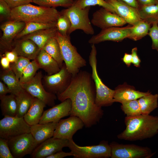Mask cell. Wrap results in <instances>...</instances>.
Returning <instances> with one entry per match:
<instances>
[{
    "instance_id": "1",
    "label": "cell",
    "mask_w": 158,
    "mask_h": 158,
    "mask_svg": "<svg viewBox=\"0 0 158 158\" xmlns=\"http://www.w3.org/2000/svg\"><path fill=\"white\" fill-rule=\"evenodd\" d=\"M61 102L70 99L72 102L70 116H76L90 128L99 122L104 115L102 107L95 103L96 90L91 75L80 71L73 76L71 82L63 92L56 95Z\"/></svg>"
},
{
    "instance_id": "2",
    "label": "cell",
    "mask_w": 158,
    "mask_h": 158,
    "mask_svg": "<svg viewBox=\"0 0 158 158\" xmlns=\"http://www.w3.org/2000/svg\"><path fill=\"white\" fill-rule=\"evenodd\" d=\"M125 129L117 135L120 139L129 141L142 140L153 137L158 133V116L150 114L126 116Z\"/></svg>"
},
{
    "instance_id": "3",
    "label": "cell",
    "mask_w": 158,
    "mask_h": 158,
    "mask_svg": "<svg viewBox=\"0 0 158 158\" xmlns=\"http://www.w3.org/2000/svg\"><path fill=\"white\" fill-rule=\"evenodd\" d=\"M60 13L55 8L36 6L28 4L12 8L10 20L25 23H56Z\"/></svg>"
},
{
    "instance_id": "4",
    "label": "cell",
    "mask_w": 158,
    "mask_h": 158,
    "mask_svg": "<svg viewBox=\"0 0 158 158\" xmlns=\"http://www.w3.org/2000/svg\"><path fill=\"white\" fill-rule=\"evenodd\" d=\"M59 43L62 57L68 72L74 76L80 68L86 65V61L71 44L69 35L64 36L58 31L55 36Z\"/></svg>"
},
{
    "instance_id": "5",
    "label": "cell",
    "mask_w": 158,
    "mask_h": 158,
    "mask_svg": "<svg viewBox=\"0 0 158 158\" xmlns=\"http://www.w3.org/2000/svg\"><path fill=\"white\" fill-rule=\"evenodd\" d=\"M97 50L95 44H92L89 56V63L92 70L91 76L96 90L95 103L98 106L107 107L114 102V90L106 85L99 77L97 70Z\"/></svg>"
},
{
    "instance_id": "6",
    "label": "cell",
    "mask_w": 158,
    "mask_h": 158,
    "mask_svg": "<svg viewBox=\"0 0 158 158\" xmlns=\"http://www.w3.org/2000/svg\"><path fill=\"white\" fill-rule=\"evenodd\" d=\"M90 7L80 8L74 4L62 10L69 19L71 27L68 35L77 30H82L87 35H93L94 30L89 18Z\"/></svg>"
},
{
    "instance_id": "7",
    "label": "cell",
    "mask_w": 158,
    "mask_h": 158,
    "mask_svg": "<svg viewBox=\"0 0 158 158\" xmlns=\"http://www.w3.org/2000/svg\"><path fill=\"white\" fill-rule=\"evenodd\" d=\"M68 147L74 158H108L111 157V148L107 141H101L97 145L81 146L73 139L69 140Z\"/></svg>"
},
{
    "instance_id": "8",
    "label": "cell",
    "mask_w": 158,
    "mask_h": 158,
    "mask_svg": "<svg viewBox=\"0 0 158 158\" xmlns=\"http://www.w3.org/2000/svg\"><path fill=\"white\" fill-rule=\"evenodd\" d=\"M109 145L111 158H150L156 153L149 147L133 144H123L113 141Z\"/></svg>"
},
{
    "instance_id": "9",
    "label": "cell",
    "mask_w": 158,
    "mask_h": 158,
    "mask_svg": "<svg viewBox=\"0 0 158 158\" xmlns=\"http://www.w3.org/2000/svg\"><path fill=\"white\" fill-rule=\"evenodd\" d=\"M72 75L68 71L64 63L57 73L43 77V85L48 92L56 95L64 92L71 82Z\"/></svg>"
},
{
    "instance_id": "10",
    "label": "cell",
    "mask_w": 158,
    "mask_h": 158,
    "mask_svg": "<svg viewBox=\"0 0 158 158\" xmlns=\"http://www.w3.org/2000/svg\"><path fill=\"white\" fill-rule=\"evenodd\" d=\"M31 126L23 117L6 116L0 120V137L8 140L27 133H30Z\"/></svg>"
},
{
    "instance_id": "11",
    "label": "cell",
    "mask_w": 158,
    "mask_h": 158,
    "mask_svg": "<svg viewBox=\"0 0 158 158\" xmlns=\"http://www.w3.org/2000/svg\"><path fill=\"white\" fill-rule=\"evenodd\" d=\"M7 140L14 158H21L28 154L30 155L38 145L31 133H24Z\"/></svg>"
},
{
    "instance_id": "12",
    "label": "cell",
    "mask_w": 158,
    "mask_h": 158,
    "mask_svg": "<svg viewBox=\"0 0 158 158\" xmlns=\"http://www.w3.org/2000/svg\"><path fill=\"white\" fill-rule=\"evenodd\" d=\"M43 77L42 72H38L30 81L21 84L23 89L33 97L42 100L46 105L52 107L55 105L57 97L46 90L42 83Z\"/></svg>"
},
{
    "instance_id": "13",
    "label": "cell",
    "mask_w": 158,
    "mask_h": 158,
    "mask_svg": "<svg viewBox=\"0 0 158 158\" xmlns=\"http://www.w3.org/2000/svg\"><path fill=\"white\" fill-rule=\"evenodd\" d=\"M131 26L129 25L124 27H113L102 29L99 33L93 36L88 42L95 44L107 41H121L128 38Z\"/></svg>"
},
{
    "instance_id": "14",
    "label": "cell",
    "mask_w": 158,
    "mask_h": 158,
    "mask_svg": "<svg viewBox=\"0 0 158 158\" xmlns=\"http://www.w3.org/2000/svg\"><path fill=\"white\" fill-rule=\"evenodd\" d=\"M85 126L83 121L76 116H70L58 122L53 137L69 140L76 132Z\"/></svg>"
},
{
    "instance_id": "15",
    "label": "cell",
    "mask_w": 158,
    "mask_h": 158,
    "mask_svg": "<svg viewBox=\"0 0 158 158\" xmlns=\"http://www.w3.org/2000/svg\"><path fill=\"white\" fill-rule=\"evenodd\" d=\"M91 22L102 29L113 27H121L127 23L116 13L102 7L93 14Z\"/></svg>"
},
{
    "instance_id": "16",
    "label": "cell",
    "mask_w": 158,
    "mask_h": 158,
    "mask_svg": "<svg viewBox=\"0 0 158 158\" xmlns=\"http://www.w3.org/2000/svg\"><path fill=\"white\" fill-rule=\"evenodd\" d=\"M69 140L54 137L49 138L40 144L35 149L30 156L32 158H46L63 148L68 147Z\"/></svg>"
},
{
    "instance_id": "17",
    "label": "cell",
    "mask_w": 158,
    "mask_h": 158,
    "mask_svg": "<svg viewBox=\"0 0 158 158\" xmlns=\"http://www.w3.org/2000/svg\"><path fill=\"white\" fill-rule=\"evenodd\" d=\"M25 24L24 22L10 20L1 25L0 28L3 34L0 38L1 49L5 50L6 51L11 50L13 40L23 29Z\"/></svg>"
},
{
    "instance_id": "18",
    "label": "cell",
    "mask_w": 158,
    "mask_h": 158,
    "mask_svg": "<svg viewBox=\"0 0 158 158\" xmlns=\"http://www.w3.org/2000/svg\"><path fill=\"white\" fill-rule=\"evenodd\" d=\"M72 107L71 100L67 99L44 111L39 123L58 122L62 118L70 115Z\"/></svg>"
},
{
    "instance_id": "19",
    "label": "cell",
    "mask_w": 158,
    "mask_h": 158,
    "mask_svg": "<svg viewBox=\"0 0 158 158\" xmlns=\"http://www.w3.org/2000/svg\"><path fill=\"white\" fill-rule=\"evenodd\" d=\"M105 1L113 6L115 13L129 25H134L141 20L137 8L121 1Z\"/></svg>"
},
{
    "instance_id": "20",
    "label": "cell",
    "mask_w": 158,
    "mask_h": 158,
    "mask_svg": "<svg viewBox=\"0 0 158 158\" xmlns=\"http://www.w3.org/2000/svg\"><path fill=\"white\" fill-rule=\"evenodd\" d=\"M14 41L12 44L11 50L15 51L18 56L30 60L36 59L41 50L30 39L23 38Z\"/></svg>"
},
{
    "instance_id": "21",
    "label": "cell",
    "mask_w": 158,
    "mask_h": 158,
    "mask_svg": "<svg viewBox=\"0 0 158 158\" xmlns=\"http://www.w3.org/2000/svg\"><path fill=\"white\" fill-rule=\"evenodd\" d=\"M150 93L149 91L143 92L137 90L134 87L124 84L115 88L114 101L121 103L124 101L138 99Z\"/></svg>"
},
{
    "instance_id": "22",
    "label": "cell",
    "mask_w": 158,
    "mask_h": 158,
    "mask_svg": "<svg viewBox=\"0 0 158 158\" xmlns=\"http://www.w3.org/2000/svg\"><path fill=\"white\" fill-rule=\"evenodd\" d=\"M58 122L39 123L31 126L30 133L38 145L53 136Z\"/></svg>"
},
{
    "instance_id": "23",
    "label": "cell",
    "mask_w": 158,
    "mask_h": 158,
    "mask_svg": "<svg viewBox=\"0 0 158 158\" xmlns=\"http://www.w3.org/2000/svg\"><path fill=\"white\" fill-rule=\"evenodd\" d=\"M46 105L42 100L34 97L30 108L23 117L26 122L30 126L39 123Z\"/></svg>"
},
{
    "instance_id": "24",
    "label": "cell",
    "mask_w": 158,
    "mask_h": 158,
    "mask_svg": "<svg viewBox=\"0 0 158 158\" xmlns=\"http://www.w3.org/2000/svg\"><path fill=\"white\" fill-rule=\"evenodd\" d=\"M40 68L44 70L48 75L59 72L61 68L57 62L43 49H41L36 59Z\"/></svg>"
},
{
    "instance_id": "25",
    "label": "cell",
    "mask_w": 158,
    "mask_h": 158,
    "mask_svg": "<svg viewBox=\"0 0 158 158\" xmlns=\"http://www.w3.org/2000/svg\"><path fill=\"white\" fill-rule=\"evenodd\" d=\"M57 32V29L55 26L38 30L26 35L21 38L32 40L41 50L50 39L55 37Z\"/></svg>"
},
{
    "instance_id": "26",
    "label": "cell",
    "mask_w": 158,
    "mask_h": 158,
    "mask_svg": "<svg viewBox=\"0 0 158 158\" xmlns=\"http://www.w3.org/2000/svg\"><path fill=\"white\" fill-rule=\"evenodd\" d=\"M0 79L10 89L11 94L16 96L24 90L19 80L11 68L3 69L0 74Z\"/></svg>"
},
{
    "instance_id": "27",
    "label": "cell",
    "mask_w": 158,
    "mask_h": 158,
    "mask_svg": "<svg viewBox=\"0 0 158 158\" xmlns=\"http://www.w3.org/2000/svg\"><path fill=\"white\" fill-rule=\"evenodd\" d=\"M1 113L4 116L14 117L16 116L17 106L16 96L10 94L0 97Z\"/></svg>"
},
{
    "instance_id": "28",
    "label": "cell",
    "mask_w": 158,
    "mask_h": 158,
    "mask_svg": "<svg viewBox=\"0 0 158 158\" xmlns=\"http://www.w3.org/2000/svg\"><path fill=\"white\" fill-rule=\"evenodd\" d=\"M142 20L151 24L158 23V4L146 6H139L138 8Z\"/></svg>"
},
{
    "instance_id": "29",
    "label": "cell",
    "mask_w": 158,
    "mask_h": 158,
    "mask_svg": "<svg viewBox=\"0 0 158 158\" xmlns=\"http://www.w3.org/2000/svg\"><path fill=\"white\" fill-rule=\"evenodd\" d=\"M16 96L17 106L16 116L23 117L30 108L34 97L25 90Z\"/></svg>"
},
{
    "instance_id": "30",
    "label": "cell",
    "mask_w": 158,
    "mask_h": 158,
    "mask_svg": "<svg viewBox=\"0 0 158 158\" xmlns=\"http://www.w3.org/2000/svg\"><path fill=\"white\" fill-rule=\"evenodd\" d=\"M158 95L150 94L138 99L141 114H150L158 107Z\"/></svg>"
},
{
    "instance_id": "31",
    "label": "cell",
    "mask_w": 158,
    "mask_h": 158,
    "mask_svg": "<svg viewBox=\"0 0 158 158\" xmlns=\"http://www.w3.org/2000/svg\"><path fill=\"white\" fill-rule=\"evenodd\" d=\"M42 49L44 50L51 56L57 62L61 68L63 61L59 43L55 37L50 39Z\"/></svg>"
},
{
    "instance_id": "32",
    "label": "cell",
    "mask_w": 158,
    "mask_h": 158,
    "mask_svg": "<svg viewBox=\"0 0 158 158\" xmlns=\"http://www.w3.org/2000/svg\"><path fill=\"white\" fill-rule=\"evenodd\" d=\"M151 24L142 20H140L132 25L128 38L137 41L148 34Z\"/></svg>"
},
{
    "instance_id": "33",
    "label": "cell",
    "mask_w": 158,
    "mask_h": 158,
    "mask_svg": "<svg viewBox=\"0 0 158 158\" xmlns=\"http://www.w3.org/2000/svg\"><path fill=\"white\" fill-rule=\"evenodd\" d=\"M56 24V23H44L35 22L26 23L24 28L17 35L14 40L20 39L26 35L38 30L55 27Z\"/></svg>"
},
{
    "instance_id": "34",
    "label": "cell",
    "mask_w": 158,
    "mask_h": 158,
    "mask_svg": "<svg viewBox=\"0 0 158 158\" xmlns=\"http://www.w3.org/2000/svg\"><path fill=\"white\" fill-rule=\"evenodd\" d=\"M121 109L128 117H134L141 114L138 99L124 101L121 103Z\"/></svg>"
},
{
    "instance_id": "35",
    "label": "cell",
    "mask_w": 158,
    "mask_h": 158,
    "mask_svg": "<svg viewBox=\"0 0 158 158\" xmlns=\"http://www.w3.org/2000/svg\"><path fill=\"white\" fill-rule=\"evenodd\" d=\"M74 4L81 8L98 5L115 13L113 6L105 0H75Z\"/></svg>"
},
{
    "instance_id": "36",
    "label": "cell",
    "mask_w": 158,
    "mask_h": 158,
    "mask_svg": "<svg viewBox=\"0 0 158 158\" xmlns=\"http://www.w3.org/2000/svg\"><path fill=\"white\" fill-rule=\"evenodd\" d=\"M40 68L36 60H32L26 66L23 70L19 81L21 84L31 80L36 74Z\"/></svg>"
},
{
    "instance_id": "37",
    "label": "cell",
    "mask_w": 158,
    "mask_h": 158,
    "mask_svg": "<svg viewBox=\"0 0 158 158\" xmlns=\"http://www.w3.org/2000/svg\"><path fill=\"white\" fill-rule=\"evenodd\" d=\"M74 2V0H32V2L39 6L55 8L62 7L67 8L72 6Z\"/></svg>"
},
{
    "instance_id": "38",
    "label": "cell",
    "mask_w": 158,
    "mask_h": 158,
    "mask_svg": "<svg viewBox=\"0 0 158 158\" xmlns=\"http://www.w3.org/2000/svg\"><path fill=\"white\" fill-rule=\"evenodd\" d=\"M56 24L57 31L61 35L67 36L71 27V23L67 16L62 10Z\"/></svg>"
},
{
    "instance_id": "39",
    "label": "cell",
    "mask_w": 158,
    "mask_h": 158,
    "mask_svg": "<svg viewBox=\"0 0 158 158\" xmlns=\"http://www.w3.org/2000/svg\"><path fill=\"white\" fill-rule=\"evenodd\" d=\"M30 60L24 57L19 56L17 60L15 62L11 63L10 68L19 80L23 72L28 64L30 62Z\"/></svg>"
},
{
    "instance_id": "40",
    "label": "cell",
    "mask_w": 158,
    "mask_h": 158,
    "mask_svg": "<svg viewBox=\"0 0 158 158\" xmlns=\"http://www.w3.org/2000/svg\"><path fill=\"white\" fill-rule=\"evenodd\" d=\"M158 23L156 22L152 24L148 33L152 40V47L158 52Z\"/></svg>"
},
{
    "instance_id": "41",
    "label": "cell",
    "mask_w": 158,
    "mask_h": 158,
    "mask_svg": "<svg viewBox=\"0 0 158 158\" xmlns=\"http://www.w3.org/2000/svg\"><path fill=\"white\" fill-rule=\"evenodd\" d=\"M0 158H14L9 147L8 140L1 138H0Z\"/></svg>"
},
{
    "instance_id": "42",
    "label": "cell",
    "mask_w": 158,
    "mask_h": 158,
    "mask_svg": "<svg viewBox=\"0 0 158 158\" xmlns=\"http://www.w3.org/2000/svg\"><path fill=\"white\" fill-rule=\"evenodd\" d=\"M12 8L4 0H0V20L4 19L10 20Z\"/></svg>"
},
{
    "instance_id": "43",
    "label": "cell",
    "mask_w": 158,
    "mask_h": 158,
    "mask_svg": "<svg viewBox=\"0 0 158 158\" xmlns=\"http://www.w3.org/2000/svg\"><path fill=\"white\" fill-rule=\"evenodd\" d=\"M11 8L30 4L32 0H4Z\"/></svg>"
},
{
    "instance_id": "44",
    "label": "cell",
    "mask_w": 158,
    "mask_h": 158,
    "mask_svg": "<svg viewBox=\"0 0 158 158\" xmlns=\"http://www.w3.org/2000/svg\"><path fill=\"white\" fill-rule=\"evenodd\" d=\"M3 55L6 57L11 63L16 62L19 57L17 53L13 50L6 51Z\"/></svg>"
},
{
    "instance_id": "45",
    "label": "cell",
    "mask_w": 158,
    "mask_h": 158,
    "mask_svg": "<svg viewBox=\"0 0 158 158\" xmlns=\"http://www.w3.org/2000/svg\"><path fill=\"white\" fill-rule=\"evenodd\" d=\"M132 56V63L137 67L140 66L141 60L137 54V48L135 47L133 48L131 50Z\"/></svg>"
},
{
    "instance_id": "46",
    "label": "cell",
    "mask_w": 158,
    "mask_h": 158,
    "mask_svg": "<svg viewBox=\"0 0 158 158\" xmlns=\"http://www.w3.org/2000/svg\"><path fill=\"white\" fill-rule=\"evenodd\" d=\"M71 156H73V154L71 151L70 152H66L62 150L49 156L46 158H63Z\"/></svg>"
},
{
    "instance_id": "47",
    "label": "cell",
    "mask_w": 158,
    "mask_h": 158,
    "mask_svg": "<svg viewBox=\"0 0 158 158\" xmlns=\"http://www.w3.org/2000/svg\"><path fill=\"white\" fill-rule=\"evenodd\" d=\"M0 63L3 69H7L10 68V62L6 57L3 55H1Z\"/></svg>"
},
{
    "instance_id": "48",
    "label": "cell",
    "mask_w": 158,
    "mask_h": 158,
    "mask_svg": "<svg viewBox=\"0 0 158 158\" xmlns=\"http://www.w3.org/2000/svg\"><path fill=\"white\" fill-rule=\"evenodd\" d=\"M11 92L8 86L2 81H0V97L5 96Z\"/></svg>"
},
{
    "instance_id": "49",
    "label": "cell",
    "mask_w": 158,
    "mask_h": 158,
    "mask_svg": "<svg viewBox=\"0 0 158 158\" xmlns=\"http://www.w3.org/2000/svg\"><path fill=\"white\" fill-rule=\"evenodd\" d=\"M139 6H146L158 4V0H136Z\"/></svg>"
},
{
    "instance_id": "50",
    "label": "cell",
    "mask_w": 158,
    "mask_h": 158,
    "mask_svg": "<svg viewBox=\"0 0 158 158\" xmlns=\"http://www.w3.org/2000/svg\"><path fill=\"white\" fill-rule=\"evenodd\" d=\"M122 59L128 67H129L132 63L131 54L125 53Z\"/></svg>"
},
{
    "instance_id": "51",
    "label": "cell",
    "mask_w": 158,
    "mask_h": 158,
    "mask_svg": "<svg viewBox=\"0 0 158 158\" xmlns=\"http://www.w3.org/2000/svg\"><path fill=\"white\" fill-rule=\"evenodd\" d=\"M121 1L124 2L129 5L135 8H138L139 7V5L136 0H117Z\"/></svg>"
},
{
    "instance_id": "52",
    "label": "cell",
    "mask_w": 158,
    "mask_h": 158,
    "mask_svg": "<svg viewBox=\"0 0 158 158\" xmlns=\"http://www.w3.org/2000/svg\"></svg>"
},
{
    "instance_id": "53",
    "label": "cell",
    "mask_w": 158,
    "mask_h": 158,
    "mask_svg": "<svg viewBox=\"0 0 158 158\" xmlns=\"http://www.w3.org/2000/svg\"></svg>"
}]
</instances>
